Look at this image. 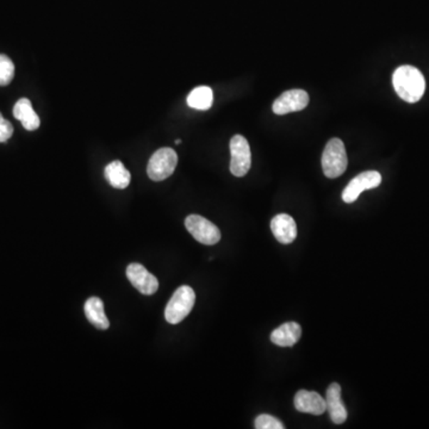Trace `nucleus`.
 I'll return each instance as SVG.
<instances>
[{"mask_svg":"<svg viewBox=\"0 0 429 429\" xmlns=\"http://www.w3.org/2000/svg\"><path fill=\"white\" fill-rule=\"evenodd\" d=\"M393 84L400 98L416 103L425 95V81L421 72L413 66H400L393 76Z\"/></svg>","mask_w":429,"mask_h":429,"instance_id":"f257e3e1","label":"nucleus"},{"mask_svg":"<svg viewBox=\"0 0 429 429\" xmlns=\"http://www.w3.org/2000/svg\"><path fill=\"white\" fill-rule=\"evenodd\" d=\"M348 165L345 145L340 138L329 140L322 154V170L327 178H338L343 175Z\"/></svg>","mask_w":429,"mask_h":429,"instance_id":"f03ea898","label":"nucleus"},{"mask_svg":"<svg viewBox=\"0 0 429 429\" xmlns=\"http://www.w3.org/2000/svg\"><path fill=\"white\" fill-rule=\"evenodd\" d=\"M195 302H196V294L193 291V289L187 285L180 286L168 301L167 306L165 309V319L168 324H180L191 313Z\"/></svg>","mask_w":429,"mask_h":429,"instance_id":"7ed1b4c3","label":"nucleus"},{"mask_svg":"<svg viewBox=\"0 0 429 429\" xmlns=\"http://www.w3.org/2000/svg\"><path fill=\"white\" fill-rule=\"evenodd\" d=\"M178 164V155L175 150L165 147L152 155L147 166V173L154 182H161L171 177Z\"/></svg>","mask_w":429,"mask_h":429,"instance_id":"20e7f679","label":"nucleus"},{"mask_svg":"<svg viewBox=\"0 0 429 429\" xmlns=\"http://www.w3.org/2000/svg\"><path fill=\"white\" fill-rule=\"evenodd\" d=\"M230 172L235 177H244L251 170V147L242 135H235L230 141Z\"/></svg>","mask_w":429,"mask_h":429,"instance_id":"39448f33","label":"nucleus"},{"mask_svg":"<svg viewBox=\"0 0 429 429\" xmlns=\"http://www.w3.org/2000/svg\"><path fill=\"white\" fill-rule=\"evenodd\" d=\"M187 232L196 239L200 244L212 246L221 240V232L209 219H204L200 214H190L185 219Z\"/></svg>","mask_w":429,"mask_h":429,"instance_id":"423d86ee","label":"nucleus"},{"mask_svg":"<svg viewBox=\"0 0 429 429\" xmlns=\"http://www.w3.org/2000/svg\"><path fill=\"white\" fill-rule=\"evenodd\" d=\"M382 182V175L377 171L363 172L349 182L342 192V200L347 204L354 203L366 190L376 189Z\"/></svg>","mask_w":429,"mask_h":429,"instance_id":"0eeeda50","label":"nucleus"},{"mask_svg":"<svg viewBox=\"0 0 429 429\" xmlns=\"http://www.w3.org/2000/svg\"><path fill=\"white\" fill-rule=\"evenodd\" d=\"M309 104V95L304 90H290L284 92L273 103V113L276 115H286V113L302 111Z\"/></svg>","mask_w":429,"mask_h":429,"instance_id":"6e6552de","label":"nucleus"},{"mask_svg":"<svg viewBox=\"0 0 429 429\" xmlns=\"http://www.w3.org/2000/svg\"><path fill=\"white\" fill-rule=\"evenodd\" d=\"M127 276L131 285L143 295H154L159 289V281L141 264L133 262L127 267Z\"/></svg>","mask_w":429,"mask_h":429,"instance_id":"1a4fd4ad","label":"nucleus"},{"mask_svg":"<svg viewBox=\"0 0 429 429\" xmlns=\"http://www.w3.org/2000/svg\"><path fill=\"white\" fill-rule=\"evenodd\" d=\"M273 235L280 244H292L297 237V226L295 219L288 214H279L271 221Z\"/></svg>","mask_w":429,"mask_h":429,"instance_id":"9d476101","label":"nucleus"},{"mask_svg":"<svg viewBox=\"0 0 429 429\" xmlns=\"http://www.w3.org/2000/svg\"><path fill=\"white\" fill-rule=\"evenodd\" d=\"M295 408L301 413L319 416L327 410V404L320 393L299 390L295 396Z\"/></svg>","mask_w":429,"mask_h":429,"instance_id":"9b49d317","label":"nucleus"},{"mask_svg":"<svg viewBox=\"0 0 429 429\" xmlns=\"http://www.w3.org/2000/svg\"><path fill=\"white\" fill-rule=\"evenodd\" d=\"M326 404L327 410L331 416V421L335 425H342L347 420V410L341 400V386L338 383H333L328 388L326 395Z\"/></svg>","mask_w":429,"mask_h":429,"instance_id":"f8f14e48","label":"nucleus"},{"mask_svg":"<svg viewBox=\"0 0 429 429\" xmlns=\"http://www.w3.org/2000/svg\"><path fill=\"white\" fill-rule=\"evenodd\" d=\"M302 336V327L297 322H288L276 328L271 334V341L279 347H292Z\"/></svg>","mask_w":429,"mask_h":429,"instance_id":"ddd939ff","label":"nucleus"},{"mask_svg":"<svg viewBox=\"0 0 429 429\" xmlns=\"http://www.w3.org/2000/svg\"><path fill=\"white\" fill-rule=\"evenodd\" d=\"M14 116L21 120L26 130L33 131L40 128V117L33 111L28 98H21L14 106Z\"/></svg>","mask_w":429,"mask_h":429,"instance_id":"4468645a","label":"nucleus"},{"mask_svg":"<svg viewBox=\"0 0 429 429\" xmlns=\"http://www.w3.org/2000/svg\"><path fill=\"white\" fill-rule=\"evenodd\" d=\"M85 315L90 321V324H93L95 328L100 331H105L110 327V322L105 315L104 304L103 301L98 297H91L85 303Z\"/></svg>","mask_w":429,"mask_h":429,"instance_id":"2eb2a0df","label":"nucleus"},{"mask_svg":"<svg viewBox=\"0 0 429 429\" xmlns=\"http://www.w3.org/2000/svg\"><path fill=\"white\" fill-rule=\"evenodd\" d=\"M104 175L110 185L113 186L115 189L123 190L130 184V172L124 167L120 161L110 162L105 167Z\"/></svg>","mask_w":429,"mask_h":429,"instance_id":"dca6fc26","label":"nucleus"},{"mask_svg":"<svg viewBox=\"0 0 429 429\" xmlns=\"http://www.w3.org/2000/svg\"><path fill=\"white\" fill-rule=\"evenodd\" d=\"M214 102L212 90L207 86H198L187 97V105L196 110H209Z\"/></svg>","mask_w":429,"mask_h":429,"instance_id":"f3484780","label":"nucleus"},{"mask_svg":"<svg viewBox=\"0 0 429 429\" xmlns=\"http://www.w3.org/2000/svg\"><path fill=\"white\" fill-rule=\"evenodd\" d=\"M15 77V65L6 55L0 54V86H8Z\"/></svg>","mask_w":429,"mask_h":429,"instance_id":"a211bd4d","label":"nucleus"},{"mask_svg":"<svg viewBox=\"0 0 429 429\" xmlns=\"http://www.w3.org/2000/svg\"><path fill=\"white\" fill-rule=\"evenodd\" d=\"M255 428L257 429H284L285 425L278 420L273 418L271 415L262 414L259 415L258 418H255Z\"/></svg>","mask_w":429,"mask_h":429,"instance_id":"6ab92c4d","label":"nucleus"},{"mask_svg":"<svg viewBox=\"0 0 429 429\" xmlns=\"http://www.w3.org/2000/svg\"><path fill=\"white\" fill-rule=\"evenodd\" d=\"M14 134V127L8 120H5L3 115L0 113V143H4L11 138Z\"/></svg>","mask_w":429,"mask_h":429,"instance_id":"aec40b11","label":"nucleus"},{"mask_svg":"<svg viewBox=\"0 0 429 429\" xmlns=\"http://www.w3.org/2000/svg\"><path fill=\"white\" fill-rule=\"evenodd\" d=\"M175 143H177V145H179V143H182V140H175Z\"/></svg>","mask_w":429,"mask_h":429,"instance_id":"412c9836","label":"nucleus"}]
</instances>
